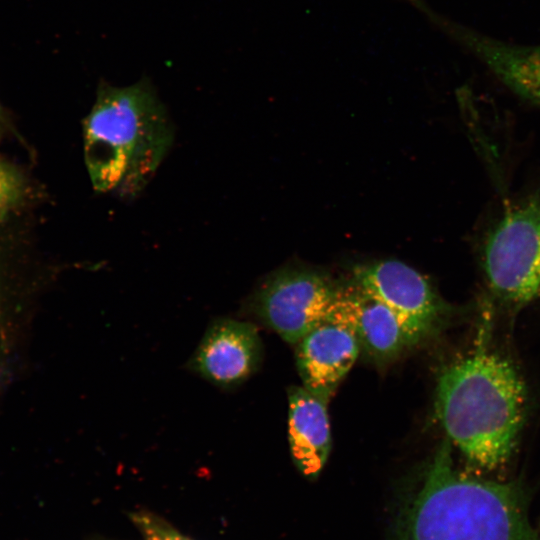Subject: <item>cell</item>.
<instances>
[{"mask_svg": "<svg viewBox=\"0 0 540 540\" xmlns=\"http://www.w3.org/2000/svg\"><path fill=\"white\" fill-rule=\"evenodd\" d=\"M525 408V385L514 366L485 349L453 362L438 378L437 417L449 440L482 469L510 459Z\"/></svg>", "mask_w": 540, "mask_h": 540, "instance_id": "1", "label": "cell"}, {"mask_svg": "<svg viewBox=\"0 0 540 540\" xmlns=\"http://www.w3.org/2000/svg\"><path fill=\"white\" fill-rule=\"evenodd\" d=\"M432 23L476 56L511 91L540 106V45L511 44L484 35L409 0Z\"/></svg>", "mask_w": 540, "mask_h": 540, "instance_id": "9", "label": "cell"}, {"mask_svg": "<svg viewBox=\"0 0 540 540\" xmlns=\"http://www.w3.org/2000/svg\"><path fill=\"white\" fill-rule=\"evenodd\" d=\"M261 354L253 324L219 317L207 327L186 367L217 388L230 390L256 371Z\"/></svg>", "mask_w": 540, "mask_h": 540, "instance_id": "8", "label": "cell"}, {"mask_svg": "<svg viewBox=\"0 0 540 540\" xmlns=\"http://www.w3.org/2000/svg\"><path fill=\"white\" fill-rule=\"evenodd\" d=\"M173 126L149 80L116 87L101 81L84 119V157L98 192L134 196L148 184L173 141Z\"/></svg>", "mask_w": 540, "mask_h": 540, "instance_id": "2", "label": "cell"}, {"mask_svg": "<svg viewBox=\"0 0 540 540\" xmlns=\"http://www.w3.org/2000/svg\"><path fill=\"white\" fill-rule=\"evenodd\" d=\"M404 540H537V535L521 487L461 474L445 440L414 500Z\"/></svg>", "mask_w": 540, "mask_h": 540, "instance_id": "3", "label": "cell"}, {"mask_svg": "<svg viewBox=\"0 0 540 540\" xmlns=\"http://www.w3.org/2000/svg\"><path fill=\"white\" fill-rule=\"evenodd\" d=\"M337 287L324 273L286 267L269 275L248 305L264 324L296 344L328 319Z\"/></svg>", "mask_w": 540, "mask_h": 540, "instance_id": "5", "label": "cell"}, {"mask_svg": "<svg viewBox=\"0 0 540 540\" xmlns=\"http://www.w3.org/2000/svg\"><path fill=\"white\" fill-rule=\"evenodd\" d=\"M503 208L481 240L480 262L496 298L525 305L540 299V184Z\"/></svg>", "mask_w": 540, "mask_h": 540, "instance_id": "4", "label": "cell"}, {"mask_svg": "<svg viewBox=\"0 0 540 540\" xmlns=\"http://www.w3.org/2000/svg\"><path fill=\"white\" fill-rule=\"evenodd\" d=\"M328 319L350 328L360 348L378 363L398 357L421 341L393 310L352 279L338 285Z\"/></svg>", "mask_w": 540, "mask_h": 540, "instance_id": "7", "label": "cell"}, {"mask_svg": "<svg viewBox=\"0 0 540 540\" xmlns=\"http://www.w3.org/2000/svg\"><path fill=\"white\" fill-rule=\"evenodd\" d=\"M23 182L19 173L0 159V219L19 201Z\"/></svg>", "mask_w": 540, "mask_h": 540, "instance_id": "12", "label": "cell"}, {"mask_svg": "<svg viewBox=\"0 0 540 540\" xmlns=\"http://www.w3.org/2000/svg\"><path fill=\"white\" fill-rule=\"evenodd\" d=\"M175 540H189V539H187V538L181 536L180 534L176 533L175 534Z\"/></svg>", "mask_w": 540, "mask_h": 540, "instance_id": "14", "label": "cell"}, {"mask_svg": "<svg viewBox=\"0 0 540 540\" xmlns=\"http://www.w3.org/2000/svg\"><path fill=\"white\" fill-rule=\"evenodd\" d=\"M303 387L326 403L354 365L360 345L350 328L327 319L296 344Z\"/></svg>", "mask_w": 540, "mask_h": 540, "instance_id": "10", "label": "cell"}, {"mask_svg": "<svg viewBox=\"0 0 540 540\" xmlns=\"http://www.w3.org/2000/svg\"><path fill=\"white\" fill-rule=\"evenodd\" d=\"M288 437L292 458L307 477H315L325 465L331 434L327 403L303 386L288 391Z\"/></svg>", "mask_w": 540, "mask_h": 540, "instance_id": "11", "label": "cell"}, {"mask_svg": "<svg viewBox=\"0 0 540 540\" xmlns=\"http://www.w3.org/2000/svg\"><path fill=\"white\" fill-rule=\"evenodd\" d=\"M138 522L146 540H175L176 532L149 517L139 516Z\"/></svg>", "mask_w": 540, "mask_h": 540, "instance_id": "13", "label": "cell"}, {"mask_svg": "<svg viewBox=\"0 0 540 540\" xmlns=\"http://www.w3.org/2000/svg\"><path fill=\"white\" fill-rule=\"evenodd\" d=\"M352 280L393 310L421 341L441 328L451 311L426 277L398 260L359 265Z\"/></svg>", "mask_w": 540, "mask_h": 540, "instance_id": "6", "label": "cell"}]
</instances>
